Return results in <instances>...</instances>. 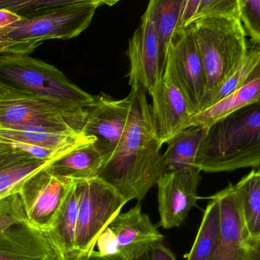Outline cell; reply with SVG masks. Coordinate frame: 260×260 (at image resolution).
I'll use <instances>...</instances> for the list:
<instances>
[{
	"mask_svg": "<svg viewBox=\"0 0 260 260\" xmlns=\"http://www.w3.org/2000/svg\"><path fill=\"white\" fill-rule=\"evenodd\" d=\"M130 86L129 114L124 133L98 176L127 202L143 200L166 172L145 91L139 84Z\"/></svg>",
	"mask_w": 260,
	"mask_h": 260,
	"instance_id": "6da1fadb",
	"label": "cell"
},
{
	"mask_svg": "<svg viewBox=\"0 0 260 260\" xmlns=\"http://www.w3.org/2000/svg\"><path fill=\"white\" fill-rule=\"evenodd\" d=\"M208 173L260 166V105L238 110L206 129L195 161Z\"/></svg>",
	"mask_w": 260,
	"mask_h": 260,
	"instance_id": "7a4b0ae2",
	"label": "cell"
},
{
	"mask_svg": "<svg viewBox=\"0 0 260 260\" xmlns=\"http://www.w3.org/2000/svg\"><path fill=\"white\" fill-rule=\"evenodd\" d=\"M206 75L207 94L212 96L241 67L248 53L247 32L240 18L206 17L190 24Z\"/></svg>",
	"mask_w": 260,
	"mask_h": 260,
	"instance_id": "3957f363",
	"label": "cell"
},
{
	"mask_svg": "<svg viewBox=\"0 0 260 260\" xmlns=\"http://www.w3.org/2000/svg\"><path fill=\"white\" fill-rule=\"evenodd\" d=\"M100 3L62 8L47 15L20 21L0 29V55H29L47 40H67L88 28Z\"/></svg>",
	"mask_w": 260,
	"mask_h": 260,
	"instance_id": "277c9868",
	"label": "cell"
},
{
	"mask_svg": "<svg viewBox=\"0 0 260 260\" xmlns=\"http://www.w3.org/2000/svg\"><path fill=\"white\" fill-rule=\"evenodd\" d=\"M86 117L87 108L0 85V127L83 133Z\"/></svg>",
	"mask_w": 260,
	"mask_h": 260,
	"instance_id": "5b68a950",
	"label": "cell"
},
{
	"mask_svg": "<svg viewBox=\"0 0 260 260\" xmlns=\"http://www.w3.org/2000/svg\"><path fill=\"white\" fill-rule=\"evenodd\" d=\"M0 85L82 108L95 99L54 66L29 55H0Z\"/></svg>",
	"mask_w": 260,
	"mask_h": 260,
	"instance_id": "8992f818",
	"label": "cell"
},
{
	"mask_svg": "<svg viewBox=\"0 0 260 260\" xmlns=\"http://www.w3.org/2000/svg\"><path fill=\"white\" fill-rule=\"evenodd\" d=\"M79 213L76 233V253L82 256L94 250L102 232L128 203L114 187L99 177L77 180Z\"/></svg>",
	"mask_w": 260,
	"mask_h": 260,
	"instance_id": "52a82bcc",
	"label": "cell"
},
{
	"mask_svg": "<svg viewBox=\"0 0 260 260\" xmlns=\"http://www.w3.org/2000/svg\"><path fill=\"white\" fill-rule=\"evenodd\" d=\"M50 165L24 180L18 191L27 221L44 233L54 225L77 181L56 175Z\"/></svg>",
	"mask_w": 260,
	"mask_h": 260,
	"instance_id": "ba28073f",
	"label": "cell"
},
{
	"mask_svg": "<svg viewBox=\"0 0 260 260\" xmlns=\"http://www.w3.org/2000/svg\"><path fill=\"white\" fill-rule=\"evenodd\" d=\"M165 70L187 101L193 114L201 111L207 94L206 75L190 26L174 35Z\"/></svg>",
	"mask_w": 260,
	"mask_h": 260,
	"instance_id": "9c48e42d",
	"label": "cell"
},
{
	"mask_svg": "<svg viewBox=\"0 0 260 260\" xmlns=\"http://www.w3.org/2000/svg\"><path fill=\"white\" fill-rule=\"evenodd\" d=\"M213 196L220 203L221 238L210 260H260V237L249 235L237 184Z\"/></svg>",
	"mask_w": 260,
	"mask_h": 260,
	"instance_id": "30bf717a",
	"label": "cell"
},
{
	"mask_svg": "<svg viewBox=\"0 0 260 260\" xmlns=\"http://www.w3.org/2000/svg\"><path fill=\"white\" fill-rule=\"evenodd\" d=\"M198 168L166 171L157 180L160 224L165 229L182 225L198 200Z\"/></svg>",
	"mask_w": 260,
	"mask_h": 260,
	"instance_id": "8fae6325",
	"label": "cell"
},
{
	"mask_svg": "<svg viewBox=\"0 0 260 260\" xmlns=\"http://www.w3.org/2000/svg\"><path fill=\"white\" fill-rule=\"evenodd\" d=\"M129 84H139L151 95L163 76L160 44L154 21L145 10L129 41Z\"/></svg>",
	"mask_w": 260,
	"mask_h": 260,
	"instance_id": "7c38bea8",
	"label": "cell"
},
{
	"mask_svg": "<svg viewBox=\"0 0 260 260\" xmlns=\"http://www.w3.org/2000/svg\"><path fill=\"white\" fill-rule=\"evenodd\" d=\"M129 95L121 100L106 95L95 96L87 108L83 133L95 139V148L105 157V162L115 151L124 133L129 117Z\"/></svg>",
	"mask_w": 260,
	"mask_h": 260,
	"instance_id": "4fadbf2b",
	"label": "cell"
},
{
	"mask_svg": "<svg viewBox=\"0 0 260 260\" xmlns=\"http://www.w3.org/2000/svg\"><path fill=\"white\" fill-rule=\"evenodd\" d=\"M150 96L152 99L150 113L153 130L162 146L177 133L189 127L194 114L166 70H164L161 80Z\"/></svg>",
	"mask_w": 260,
	"mask_h": 260,
	"instance_id": "5bb4252c",
	"label": "cell"
},
{
	"mask_svg": "<svg viewBox=\"0 0 260 260\" xmlns=\"http://www.w3.org/2000/svg\"><path fill=\"white\" fill-rule=\"evenodd\" d=\"M108 227L115 235L120 250L127 260L139 259L148 253L151 245L163 242L165 239L149 216L142 213L139 204L117 215Z\"/></svg>",
	"mask_w": 260,
	"mask_h": 260,
	"instance_id": "9a60e30c",
	"label": "cell"
},
{
	"mask_svg": "<svg viewBox=\"0 0 260 260\" xmlns=\"http://www.w3.org/2000/svg\"><path fill=\"white\" fill-rule=\"evenodd\" d=\"M0 260H58L44 232L27 218L0 230Z\"/></svg>",
	"mask_w": 260,
	"mask_h": 260,
	"instance_id": "2e32d148",
	"label": "cell"
},
{
	"mask_svg": "<svg viewBox=\"0 0 260 260\" xmlns=\"http://www.w3.org/2000/svg\"><path fill=\"white\" fill-rule=\"evenodd\" d=\"M0 141L12 144L20 149L36 147L70 152L76 148L94 143L95 139L83 133L56 132L41 128L0 127Z\"/></svg>",
	"mask_w": 260,
	"mask_h": 260,
	"instance_id": "e0dca14e",
	"label": "cell"
},
{
	"mask_svg": "<svg viewBox=\"0 0 260 260\" xmlns=\"http://www.w3.org/2000/svg\"><path fill=\"white\" fill-rule=\"evenodd\" d=\"M53 161L37 158L12 144L0 141V199L18 192L24 180Z\"/></svg>",
	"mask_w": 260,
	"mask_h": 260,
	"instance_id": "ac0fdd59",
	"label": "cell"
},
{
	"mask_svg": "<svg viewBox=\"0 0 260 260\" xmlns=\"http://www.w3.org/2000/svg\"><path fill=\"white\" fill-rule=\"evenodd\" d=\"M253 105H260V62L248 80L236 91L212 106L194 114L189 126L210 127L229 114Z\"/></svg>",
	"mask_w": 260,
	"mask_h": 260,
	"instance_id": "d6986e66",
	"label": "cell"
},
{
	"mask_svg": "<svg viewBox=\"0 0 260 260\" xmlns=\"http://www.w3.org/2000/svg\"><path fill=\"white\" fill-rule=\"evenodd\" d=\"M105 157L94 143L76 148L50 164L56 175L73 180H88L99 176Z\"/></svg>",
	"mask_w": 260,
	"mask_h": 260,
	"instance_id": "ffe728a7",
	"label": "cell"
},
{
	"mask_svg": "<svg viewBox=\"0 0 260 260\" xmlns=\"http://www.w3.org/2000/svg\"><path fill=\"white\" fill-rule=\"evenodd\" d=\"M77 181L70 191L63 207L50 232L44 233L58 255V259L76 253V233L79 213Z\"/></svg>",
	"mask_w": 260,
	"mask_h": 260,
	"instance_id": "44dd1931",
	"label": "cell"
},
{
	"mask_svg": "<svg viewBox=\"0 0 260 260\" xmlns=\"http://www.w3.org/2000/svg\"><path fill=\"white\" fill-rule=\"evenodd\" d=\"M205 132L206 129L200 126H189L177 133L167 142L168 148L163 154L166 171L196 168V157Z\"/></svg>",
	"mask_w": 260,
	"mask_h": 260,
	"instance_id": "7402d4cb",
	"label": "cell"
},
{
	"mask_svg": "<svg viewBox=\"0 0 260 260\" xmlns=\"http://www.w3.org/2000/svg\"><path fill=\"white\" fill-rule=\"evenodd\" d=\"M185 2L186 0H149L146 9L157 30L164 70L170 46L178 28Z\"/></svg>",
	"mask_w": 260,
	"mask_h": 260,
	"instance_id": "603a6c76",
	"label": "cell"
},
{
	"mask_svg": "<svg viewBox=\"0 0 260 260\" xmlns=\"http://www.w3.org/2000/svg\"><path fill=\"white\" fill-rule=\"evenodd\" d=\"M199 229L187 260H210L215 254L221 238V209L219 200L212 196Z\"/></svg>",
	"mask_w": 260,
	"mask_h": 260,
	"instance_id": "cb8c5ba5",
	"label": "cell"
},
{
	"mask_svg": "<svg viewBox=\"0 0 260 260\" xmlns=\"http://www.w3.org/2000/svg\"><path fill=\"white\" fill-rule=\"evenodd\" d=\"M244 221L249 235L251 238L260 237V174L252 171L237 183Z\"/></svg>",
	"mask_w": 260,
	"mask_h": 260,
	"instance_id": "d4e9b609",
	"label": "cell"
},
{
	"mask_svg": "<svg viewBox=\"0 0 260 260\" xmlns=\"http://www.w3.org/2000/svg\"><path fill=\"white\" fill-rule=\"evenodd\" d=\"M88 3L103 4V0H0V9L11 11L21 18L30 19L67 6Z\"/></svg>",
	"mask_w": 260,
	"mask_h": 260,
	"instance_id": "484cf974",
	"label": "cell"
},
{
	"mask_svg": "<svg viewBox=\"0 0 260 260\" xmlns=\"http://www.w3.org/2000/svg\"><path fill=\"white\" fill-rule=\"evenodd\" d=\"M260 62V45L254 46L248 50L247 58L239 70L227 81L224 82L219 89L212 96L209 102L206 103L205 109L218 103L224 98L241 88L248 80L255 69Z\"/></svg>",
	"mask_w": 260,
	"mask_h": 260,
	"instance_id": "4316f807",
	"label": "cell"
},
{
	"mask_svg": "<svg viewBox=\"0 0 260 260\" xmlns=\"http://www.w3.org/2000/svg\"><path fill=\"white\" fill-rule=\"evenodd\" d=\"M206 17H227L241 20L240 0H202L192 21Z\"/></svg>",
	"mask_w": 260,
	"mask_h": 260,
	"instance_id": "83f0119b",
	"label": "cell"
},
{
	"mask_svg": "<svg viewBox=\"0 0 260 260\" xmlns=\"http://www.w3.org/2000/svg\"><path fill=\"white\" fill-rule=\"evenodd\" d=\"M241 21L247 35L260 45V0H240Z\"/></svg>",
	"mask_w": 260,
	"mask_h": 260,
	"instance_id": "f1b7e54d",
	"label": "cell"
},
{
	"mask_svg": "<svg viewBox=\"0 0 260 260\" xmlns=\"http://www.w3.org/2000/svg\"><path fill=\"white\" fill-rule=\"evenodd\" d=\"M96 245L99 249V251L102 254L124 257L119 247L115 235L109 227H107L98 238Z\"/></svg>",
	"mask_w": 260,
	"mask_h": 260,
	"instance_id": "f546056e",
	"label": "cell"
},
{
	"mask_svg": "<svg viewBox=\"0 0 260 260\" xmlns=\"http://www.w3.org/2000/svg\"><path fill=\"white\" fill-rule=\"evenodd\" d=\"M201 1L202 0H186L183 13L180 18V23H179L178 28L176 33L184 30L190 25L194 17L197 15Z\"/></svg>",
	"mask_w": 260,
	"mask_h": 260,
	"instance_id": "4dcf8cb0",
	"label": "cell"
},
{
	"mask_svg": "<svg viewBox=\"0 0 260 260\" xmlns=\"http://www.w3.org/2000/svg\"><path fill=\"white\" fill-rule=\"evenodd\" d=\"M149 260H177L174 253L162 242L156 243L148 250Z\"/></svg>",
	"mask_w": 260,
	"mask_h": 260,
	"instance_id": "1f68e13d",
	"label": "cell"
},
{
	"mask_svg": "<svg viewBox=\"0 0 260 260\" xmlns=\"http://www.w3.org/2000/svg\"><path fill=\"white\" fill-rule=\"evenodd\" d=\"M58 260H127L122 256H111L102 254L99 251L92 250L88 254L76 256V255H68L59 258Z\"/></svg>",
	"mask_w": 260,
	"mask_h": 260,
	"instance_id": "d6a6232c",
	"label": "cell"
},
{
	"mask_svg": "<svg viewBox=\"0 0 260 260\" xmlns=\"http://www.w3.org/2000/svg\"><path fill=\"white\" fill-rule=\"evenodd\" d=\"M22 19L16 14L7 9H0V29Z\"/></svg>",
	"mask_w": 260,
	"mask_h": 260,
	"instance_id": "836d02e7",
	"label": "cell"
},
{
	"mask_svg": "<svg viewBox=\"0 0 260 260\" xmlns=\"http://www.w3.org/2000/svg\"><path fill=\"white\" fill-rule=\"evenodd\" d=\"M120 0H103V4L108 5V6H112L118 3Z\"/></svg>",
	"mask_w": 260,
	"mask_h": 260,
	"instance_id": "e575fe53",
	"label": "cell"
},
{
	"mask_svg": "<svg viewBox=\"0 0 260 260\" xmlns=\"http://www.w3.org/2000/svg\"><path fill=\"white\" fill-rule=\"evenodd\" d=\"M136 260H149V257H148V253H145L144 256H142V257Z\"/></svg>",
	"mask_w": 260,
	"mask_h": 260,
	"instance_id": "d590c367",
	"label": "cell"
},
{
	"mask_svg": "<svg viewBox=\"0 0 260 260\" xmlns=\"http://www.w3.org/2000/svg\"><path fill=\"white\" fill-rule=\"evenodd\" d=\"M259 171V174H260V170H259V171Z\"/></svg>",
	"mask_w": 260,
	"mask_h": 260,
	"instance_id": "8d00e7d4",
	"label": "cell"
}]
</instances>
